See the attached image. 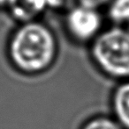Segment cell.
Returning a JSON list of instances; mask_svg holds the SVG:
<instances>
[{
  "mask_svg": "<svg viewBox=\"0 0 129 129\" xmlns=\"http://www.w3.org/2000/svg\"><path fill=\"white\" fill-rule=\"evenodd\" d=\"M58 52L54 34L37 21L22 23L12 34L8 43L12 63L26 73H38L53 63Z\"/></svg>",
  "mask_w": 129,
  "mask_h": 129,
  "instance_id": "1",
  "label": "cell"
},
{
  "mask_svg": "<svg viewBox=\"0 0 129 129\" xmlns=\"http://www.w3.org/2000/svg\"><path fill=\"white\" fill-rule=\"evenodd\" d=\"M95 62L116 77L129 76V32L112 28L98 34L91 46Z\"/></svg>",
  "mask_w": 129,
  "mask_h": 129,
  "instance_id": "2",
  "label": "cell"
},
{
  "mask_svg": "<svg viewBox=\"0 0 129 129\" xmlns=\"http://www.w3.org/2000/svg\"><path fill=\"white\" fill-rule=\"evenodd\" d=\"M102 19L97 9L78 4L69 11L65 17V27L75 41L87 42L95 40L101 28Z\"/></svg>",
  "mask_w": 129,
  "mask_h": 129,
  "instance_id": "3",
  "label": "cell"
},
{
  "mask_svg": "<svg viewBox=\"0 0 129 129\" xmlns=\"http://www.w3.org/2000/svg\"><path fill=\"white\" fill-rule=\"evenodd\" d=\"M45 9H47L46 0H18L10 10L17 20L26 23L34 20Z\"/></svg>",
  "mask_w": 129,
  "mask_h": 129,
  "instance_id": "4",
  "label": "cell"
},
{
  "mask_svg": "<svg viewBox=\"0 0 129 129\" xmlns=\"http://www.w3.org/2000/svg\"><path fill=\"white\" fill-rule=\"evenodd\" d=\"M115 110L119 119L129 127V83L120 86L115 94Z\"/></svg>",
  "mask_w": 129,
  "mask_h": 129,
  "instance_id": "5",
  "label": "cell"
},
{
  "mask_svg": "<svg viewBox=\"0 0 129 129\" xmlns=\"http://www.w3.org/2000/svg\"><path fill=\"white\" fill-rule=\"evenodd\" d=\"M109 16L115 22L129 21V0H112L109 7Z\"/></svg>",
  "mask_w": 129,
  "mask_h": 129,
  "instance_id": "6",
  "label": "cell"
},
{
  "mask_svg": "<svg viewBox=\"0 0 129 129\" xmlns=\"http://www.w3.org/2000/svg\"><path fill=\"white\" fill-rule=\"evenodd\" d=\"M83 129H119V126L108 119H97L90 121Z\"/></svg>",
  "mask_w": 129,
  "mask_h": 129,
  "instance_id": "7",
  "label": "cell"
},
{
  "mask_svg": "<svg viewBox=\"0 0 129 129\" xmlns=\"http://www.w3.org/2000/svg\"><path fill=\"white\" fill-rule=\"evenodd\" d=\"M75 0H46L47 8L53 10H67L69 11L73 5Z\"/></svg>",
  "mask_w": 129,
  "mask_h": 129,
  "instance_id": "8",
  "label": "cell"
},
{
  "mask_svg": "<svg viewBox=\"0 0 129 129\" xmlns=\"http://www.w3.org/2000/svg\"><path fill=\"white\" fill-rule=\"evenodd\" d=\"M110 0H77L78 4L84 6L91 7L94 9H98L100 6L107 4Z\"/></svg>",
  "mask_w": 129,
  "mask_h": 129,
  "instance_id": "9",
  "label": "cell"
},
{
  "mask_svg": "<svg viewBox=\"0 0 129 129\" xmlns=\"http://www.w3.org/2000/svg\"><path fill=\"white\" fill-rule=\"evenodd\" d=\"M18 0H0V8H7L10 10Z\"/></svg>",
  "mask_w": 129,
  "mask_h": 129,
  "instance_id": "10",
  "label": "cell"
}]
</instances>
